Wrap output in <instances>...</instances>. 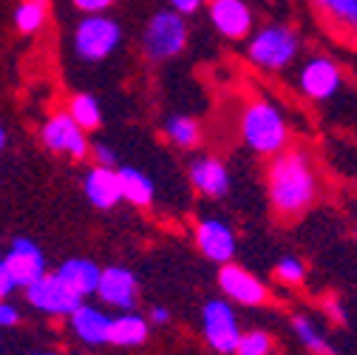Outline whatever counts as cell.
<instances>
[{
  "label": "cell",
  "instance_id": "cell-1",
  "mask_svg": "<svg viewBox=\"0 0 357 355\" xmlns=\"http://www.w3.org/2000/svg\"><path fill=\"white\" fill-rule=\"evenodd\" d=\"M266 194L278 216H298L318 196V173L303 151H281L266 171Z\"/></svg>",
  "mask_w": 357,
  "mask_h": 355
},
{
  "label": "cell",
  "instance_id": "cell-2",
  "mask_svg": "<svg viewBox=\"0 0 357 355\" xmlns=\"http://www.w3.org/2000/svg\"><path fill=\"white\" fill-rule=\"evenodd\" d=\"M241 140L264 157H275L289 143V128L278 106L270 100H252L241 111Z\"/></svg>",
  "mask_w": 357,
  "mask_h": 355
},
{
  "label": "cell",
  "instance_id": "cell-3",
  "mask_svg": "<svg viewBox=\"0 0 357 355\" xmlns=\"http://www.w3.org/2000/svg\"><path fill=\"white\" fill-rule=\"evenodd\" d=\"M301 46L303 40L295 29L275 23V26H264L250 37L247 57L264 71H284L287 66L295 63V57L301 55Z\"/></svg>",
  "mask_w": 357,
  "mask_h": 355
},
{
  "label": "cell",
  "instance_id": "cell-4",
  "mask_svg": "<svg viewBox=\"0 0 357 355\" xmlns=\"http://www.w3.org/2000/svg\"><path fill=\"white\" fill-rule=\"evenodd\" d=\"M122 43V29L108 15H85L74 29V55L85 63H102Z\"/></svg>",
  "mask_w": 357,
  "mask_h": 355
},
{
  "label": "cell",
  "instance_id": "cell-5",
  "mask_svg": "<svg viewBox=\"0 0 357 355\" xmlns=\"http://www.w3.org/2000/svg\"><path fill=\"white\" fill-rule=\"evenodd\" d=\"M185 46H188V23L182 15H176L173 9H165L148 20L145 34H142V49L151 63H162V60L182 55Z\"/></svg>",
  "mask_w": 357,
  "mask_h": 355
},
{
  "label": "cell",
  "instance_id": "cell-6",
  "mask_svg": "<svg viewBox=\"0 0 357 355\" xmlns=\"http://www.w3.org/2000/svg\"><path fill=\"white\" fill-rule=\"evenodd\" d=\"M298 88H301L303 97L315 100V103H326L343 88V71L335 60H329L324 55H315V57L301 63Z\"/></svg>",
  "mask_w": 357,
  "mask_h": 355
},
{
  "label": "cell",
  "instance_id": "cell-7",
  "mask_svg": "<svg viewBox=\"0 0 357 355\" xmlns=\"http://www.w3.org/2000/svg\"><path fill=\"white\" fill-rule=\"evenodd\" d=\"M26 298L31 307L43 310L52 316H71L74 310L82 304V298L57 276V273H43L26 287Z\"/></svg>",
  "mask_w": 357,
  "mask_h": 355
},
{
  "label": "cell",
  "instance_id": "cell-8",
  "mask_svg": "<svg viewBox=\"0 0 357 355\" xmlns=\"http://www.w3.org/2000/svg\"><path fill=\"white\" fill-rule=\"evenodd\" d=\"M202 327H204L207 344H210L215 352L233 355L241 330H238V321H236L233 307H230L227 301H221V298L207 301L204 310H202Z\"/></svg>",
  "mask_w": 357,
  "mask_h": 355
},
{
  "label": "cell",
  "instance_id": "cell-9",
  "mask_svg": "<svg viewBox=\"0 0 357 355\" xmlns=\"http://www.w3.org/2000/svg\"><path fill=\"white\" fill-rule=\"evenodd\" d=\"M40 140L49 151L54 154H68L74 159H85L88 157V137L85 131L66 114V111H57L46 119V125L40 128Z\"/></svg>",
  "mask_w": 357,
  "mask_h": 355
},
{
  "label": "cell",
  "instance_id": "cell-10",
  "mask_svg": "<svg viewBox=\"0 0 357 355\" xmlns=\"http://www.w3.org/2000/svg\"><path fill=\"white\" fill-rule=\"evenodd\" d=\"M3 264L15 279V287H29L34 279L46 273V256L31 239H15L9 253L3 256Z\"/></svg>",
  "mask_w": 357,
  "mask_h": 355
},
{
  "label": "cell",
  "instance_id": "cell-11",
  "mask_svg": "<svg viewBox=\"0 0 357 355\" xmlns=\"http://www.w3.org/2000/svg\"><path fill=\"white\" fill-rule=\"evenodd\" d=\"M210 23L227 40H244L252 29V12L244 0H210Z\"/></svg>",
  "mask_w": 357,
  "mask_h": 355
},
{
  "label": "cell",
  "instance_id": "cell-12",
  "mask_svg": "<svg viewBox=\"0 0 357 355\" xmlns=\"http://www.w3.org/2000/svg\"><path fill=\"white\" fill-rule=\"evenodd\" d=\"M218 287L225 290L227 298L238 301V304H247V307H255V304H264L266 301V287L252 276L247 273L244 268H236V264H221L218 270Z\"/></svg>",
  "mask_w": 357,
  "mask_h": 355
},
{
  "label": "cell",
  "instance_id": "cell-13",
  "mask_svg": "<svg viewBox=\"0 0 357 355\" xmlns=\"http://www.w3.org/2000/svg\"><path fill=\"white\" fill-rule=\"evenodd\" d=\"M196 245L207 259H213L218 264H227L236 253V236H233L227 222H221V219H202L199 222Z\"/></svg>",
  "mask_w": 357,
  "mask_h": 355
},
{
  "label": "cell",
  "instance_id": "cell-14",
  "mask_svg": "<svg viewBox=\"0 0 357 355\" xmlns=\"http://www.w3.org/2000/svg\"><path fill=\"white\" fill-rule=\"evenodd\" d=\"M94 293L111 307L130 310L137 304L139 284H137V276H133L128 268H105V270H100V282H97Z\"/></svg>",
  "mask_w": 357,
  "mask_h": 355
},
{
  "label": "cell",
  "instance_id": "cell-15",
  "mask_svg": "<svg viewBox=\"0 0 357 355\" xmlns=\"http://www.w3.org/2000/svg\"><path fill=\"white\" fill-rule=\"evenodd\" d=\"M188 173H190L193 188L199 194H204V196L218 199V196H225L230 191V171H227L225 162L215 159V157H196L190 162Z\"/></svg>",
  "mask_w": 357,
  "mask_h": 355
},
{
  "label": "cell",
  "instance_id": "cell-16",
  "mask_svg": "<svg viewBox=\"0 0 357 355\" xmlns=\"http://www.w3.org/2000/svg\"><path fill=\"white\" fill-rule=\"evenodd\" d=\"M82 188H85V196L94 208H116L122 202V194H119V180H116V168H105V165H94L91 171L85 173L82 180Z\"/></svg>",
  "mask_w": 357,
  "mask_h": 355
},
{
  "label": "cell",
  "instance_id": "cell-17",
  "mask_svg": "<svg viewBox=\"0 0 357 355\" xmlns=\"http://www.w3.org/2000/svg\"><path fill=\"white\" fill-rule=\"evenodd\" d=\"M68 319H71L74 333H77L85 344H91V347L108 344V324H111V316H105L102 310H97V307H91V304H79Z\"/></svg>",
  "mask_w": 357,
  "mask_h": 355
},
{
  "label": "cell",
  "instance_id": "cell-18",
  "mask_svg": "<svg viewBox=\"0 0 357 355\" xmlns=\"http://www.w3.org/2000/svg\"><path fill=\"white\" fill-rule=\"evenodd\" d=\"M57 276H60L79 298H85V296H91V293L97 290L100 268H97L94 261H88V259H68V261L60 264Z\"/></svg>",
  "mask_w": 357,
  "mask_h": 355
},
{
  "label": "cell",
  "instance_id": "cell-19",
  "mask_svg": "<svg viewBox=\"0 0 357 355\" xmlns=\"http://www.w3.org/2000/svg\"><path fill=\"white\" fill-rule=\"evenodd\" d=\"M116 180H119V194L122 199H128L130 205H139V208H148L153 202V182L151 176L142 173L139 168H116Z\"/></svg>",
  "mask_w": 357,
  "mask_h": 355
},
{
  "label": "cell",
  "instance_id": "cell-20",
  "mask_svg": "<svg viewBox=\"0 0 357 355\" xmlns=\"http://www.w3.org/2000/svg\"><path fill=\"white\" fill-rule=\"evenodd\" d=\"M148 338V321L137 313H122L108 324V344L116 347H139Z\"/></svg>",
  "mask_w": 357,
  "mask_h": 355
},
{
  "label": "cell",
  "instance_id": "cell-21",
  "mask_svg": "<svg viewBox=\"0 0 357 355\" xmlns=\"http://www.w3.org/2000/svg\"><path fill=\"white\" fill-rule=\"evenodd\" d=\"M165 137L178 148H193L202 140V125L188 114H173L165 119Z\"/></svg>",
  "mask_w": 357,
  "mask_h": 355
},
{
  "label": "cell",
  "instance_id": "cell-22",
  "mask_svg": "<svg viewBox=\"0 0 357 355\" xmlns=\"http://www.w3.org/2000/svg\"><path fill=\"white\" fill-rule=\"evenodd\" d=\"M82 131H94L102 125V106L97 97L91 94H74L68 100V111H66Z\"/></svg>",
  "mask_w": 357,
  "mask_h": 355
},
{
  "label": "cell",
  "instance_id": "cell-23",
  "mask_svg": "<svg viewBox=\"0 0 357 355\" xmlns=\"http://www.w3.org/2000/svg\"><path fill=\"white\" fill-rule=\"evenodd\" d=\"M49 20V0H20L15 9V26L23 34H34Z\"/></svg>",
  "mask_w": 357,
  "mask_h": 355
},
{
  "label": "cell",
  "instance_id": "cell-24",
  "mask_svg": "<svg viewBox=\"0 0 357 355\" xmlns=\"http://www.w3.org/2000/svg\"><path fill=\"white\" fill-rule=\"evenodd\" d=\"M321 15L335 26V29H346L351 31L357 26V0H312Z\"/></svg>",
  "mask_w": 357,
  "mask_h": 355
},
{
  "label": "cell",
  "instance_id": "cell-25",
  "mask_svg": "<svg viewBox=\"0 0 357 355\" xmlns=\"http://www.w3.org/2000/svg\"><path fill=\"white\" fill-rule=\"evenodd\" d=\"M292 330H295V335L303 341L306 349H312V352H326L324 335H321L318 324L312 321L309 316H295V319H292Z\"/></svg>",
  "mask_w": 357,
  "mask_h": 355
},
{
  "label": "cell",
  "instance_id": "cell-26",
  "mask_svg": "<svg viewBox=\"0 0 357 355\" xmlns=\"http://www.w3.org/2000/svg\"><path fill=\"white\" fill-rule=\"evenodd\" d=\"M273 349V341L266 333L261 330H252V333H241L238 341H236V355H270Z\"/></svg>",
  "mask_w": 357,
  "mask_h": 355
},
{
  "label": "cell",
  "instance_id": "cell-27",
  "mask_svg": "<svg viewBox=\"0 0 357 355\" xmlns=\"http://www.w3.org/2000/svg\"><path fill=\"white\" fill-rule=\"evenodd\" d=\"M275 276H278L281 282H287V284H301L303 276H306V268H303V261H301V259H295V256H284V259L278 261V268H275Z\"/></svg>",
  "mask_w": 357,
  "mask_h": 355
},
{
  "label": "cell",
  "instance_id": "cell-28",
  "mask_svg": "<svg viewBox=\"0 0 357 355\" xmlns=\"http://www.w3.org/2000/svg\"><path fill=\"white\" fill-rule=\"evenodd\" d=\"M88 154H91V157L97 159V165H105V168H116V151H114V148H108L105 143H97V145H91V148H88Z\"/></svg>",
  "mask_w": 357,
  "mask_h": 355
},
{
  "label": "cell",
  "instance_id": "cell-29",
  "mask_svg": "<svg viewBox=\"0 0 357 355\" xmlns=\"http://www.w3.org/2000/svg\"><path fill=\"white\" fill-rule=\"evenodd\" d=\"M74 6L85 15H105V9L114 6V0H74Z\"/></svg>",
  "mask_w": 357,
  "mask_h": 355
},
{
  "label": "cell",
  "instance_id": "cell-30",
  "mask_svg": "<svg viewBox=\"0 0 357 355\" xmlns=\"http://www.w3.org/2000/svg\"><path fill=\"white\" fill-rule=\"evenodd\" d=\"M17 307L9 304L6 298H0V327H15L17 324Z\"/></svg>",
  "mask_w": 357,
  "mask_h": 355
},
{
  "label": "cell",
  "instance_id": "cell-31",
  "mask_svg": "<svg viewBox=\"0 0 357 355\" xmlns=\"http://www.w3.org/2000/svg\"><path fill=\"white\" fill-rule=\"evenodd\" d=\"M167 3H170V9H173L176 15H182V17L202 9V0H167Z\"/></svg>",
  "mask_w": 357,
  "mask_h": 355
},
{
  "label": "cell",
  "instance_id": "cell-32",
  "mask_svg": "<svg viewBox=\"0 0 357 355\" xmlns=\"http://www.w3.org/2000/svg\"><path fill=\"white\" fill-rule=\"evenodd\" d=\"M12 290H15V279L9 276V270H6V264H3V259H0V298H6V296H12Z\"/></svg>",
  "mask_w": 357,
  "mask_h": 355
},
{
  "label": "cell",
  "instance_id": "cell-33",
  "mask_svg": "<svg viewBox=\"0 0 357 355\" xmlns=\"http://www.w3.org/2000/svg\"><path fill=\"white\" fill-rule=\"evenodd\" d=\"M326 313H329L335 321H343V307L337 304V298H326Z\"/></svg>",
  "mask_w": 357,
  "mask_h": 355
},
{
  "label": "cell",
  "instance_id": "cell-34",
  "mask_svg": "<svg viewBox=\"0 0 357 355\" xmlns=\"http://www.w3.org/2000/svg\"><path fill=\"white\" fill-rule=\"evenodd\" d=\"M151 321H153V324H167V321H170L167 307H153V310H151Z\"/></svg>",
  "mask_w": 357,
  "mask_h": 355
},
{
  "label": "cell",
  "instance_id": "cell-35",
  "mask_svg": "<svg viewBox=\"0 0 357 355\" xmlns=\"http://www.w3.org/2000/svg\"><path fill=\"white\" fill-rule=\"evenodd\" d=\"M6 148V131H3V125H0V151Z\"/></svg>",
  "mask_w": 357,
  "mask_h": 355
},
{
  "label": "cell",
  "instance_id": "cell-36",
  "mask_svg": "<svg viewBox=\"0 0 357 355\" xmlns=\"http://www.w3.org/2000/svg\"><path fill=\"white\" fill-rule=\"evenodd\" d=\"M40 355H49V352H40Z\"/></svg>",
  "mask_w": 357,
  "mask_h": 355
}]
</instances>
